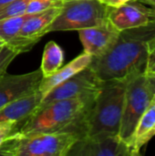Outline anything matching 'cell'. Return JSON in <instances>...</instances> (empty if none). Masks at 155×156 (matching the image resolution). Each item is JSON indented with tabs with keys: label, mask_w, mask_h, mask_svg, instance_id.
<instances>
[{
	"label": "cell",
	"mask_w": 155,
	"mask_h": 156,
	"mask_svg": "<svg viewBox=\"0 0 155 156\" xmlns=\"http://www.w3.org/2000/svg\"><path fill=\"white\" fill-rule=\"evenodd\" d=\"M155 37V21L120 31L114 44L101 56L92 57L90 69L100 81L121 80L144 72L148 42Z\"/></svg>",
	"instance_id": "1"
},
{
	"label": "cell",
	"mask_w": 155,
	"mask_h": 156,
	"mask_svg": "<svg viewBox=\"0 0 155 156\" xmlns=\"http://www.w3.org/2000/svg\"><path fill=\"white\" fill-rule=\"evenodd\" d=\"M94 101L68 99L37 109L18 127L22 135L38 133L72 131L83 137L84 117Z\"/></svg>",
	"instance_id": "2"
},
{
	"label": "cell",
	"mask_w": 155,
	"mask_h": 156,
	"mask_svg": "<svg viewBox=\"0 0 155 156\" xmlns=\"http://www.w3.org/2000/svg\"><path fill=\"white\" fill-rule=\"evenodd\" d=\"M128 77L101 82L100 89L83 121V137L119 134Z\"/></svg>",
	"instance_id": "3"
},
{
	"label": "cell",
	"mask_w": 155,
	"mask_h": 156,
	"mask_svg": "<svg viewBox=\"0 0 155 156\" xmlns=\"http://www.w3.org/2000/svg\"><path fill=\"white\" fill-rule=\"evenodd\" d=\"M110 9L111 6L100 0H65L60 13L47 28V33L79 31L102 25L109 21Z\"/></svg>",
	"instance_id": "4"
},
{
	"label": "cell",
	"mask_w": 155,
	"mask_h": 156,
	"mask_svg": "<svg viewBox=\"0 0 155 156\" xmlns=\"http://www.w3.org/2000/svg\"><path fill=\"white\" fill-rule=\"evenodd\" d=\"M79 139V134L72 131L29 135H22L17 132L14 137L16 156H68Z\"/></svg>",
	"instance_id": "5"
},
{
	"label": "cell",
	"mask_w": 155,
	"mask_h": 156,
	"mask_svg": "<svg viewBox=\"0 0 155 156\" xmlns=\"http://www.w3.org/2000/svg\"><path fill=\"white\" fill-rule=\"evenodd\" d=\"M153 98V94L144 72H136L128 77L119 132V135L126 144Z\"/></svg>",
	"instance_id": "6"
},
{
	"label": "cell",
	"mask_w": 155,
	"mask_h": 156,
	"mask_svg": "<svg viewBox=\"0 0 155 156\" xmlns=\"http://www.w3.org/2000/svg\"><path fill=\"white\" fill-rule=\"evenodd\" d=\"M101 82L90 68L87 67L49 91L41 100L37 109L61 100L84 99L94 101L100 89Z\"/></svg>",
	"instance_id": "7"
},
{
	"label": "cell",
	"mask_w": 155,
	"mask_h": 156,
	"mask_svg": "<svg viewBox=\"0 0 155 156\" xmlns=\"http://www.w3.org/2000/svg\"><path fill=\"white\" fill-rule=\"evenodd\" d=\"M71 156H132L131 148L119 134L101 133L81 137L72 147Z\"/></svg>",
	"instance_id": "8"
},
{
	"label": "cell",
	"mask_w": 155,
	"mask_h": 156,
	"mask_svg": "<svg viewBox=\"0 0 155 156\" xmlns=\"http://www.w3.org/2000/svg\"><path fill=\"white\" fill-rule=\"evenodd\" d=\"M60 11L61 7L57 6L31 14L16 37L5 45L16 50L19 54L30 50L47 34V28L52 24Z\"/></svg>",
	"instance_id": "9"
},
{
	"label": "cell",
	"mask_w": 155,
	"mask_h": 156,
	"mask_svg": "<svg viewBox=\"0 0 155 156\" xmlns=\"http://www.w3.org/2000/svg\"><path fill=\"white\" fill-rule=\"evenodd\" d=\"M108 19L119 31L139 27L155 21V8L131 0L120 6L111 7Z\"/></svg>",
	"instance_id": "10"
},
{
	"label": "cell",
	"mask_w": 155,
	"mask_h": 156,
	"mask_svg": "<svg viewBox=\"0 0 155 156\" xmlns=\"http://www.w3.org/2000/svg\"><path fill=\"white\" fill-rule=\"evenodd\" d=\"M42 78L41 69L21 75L5 73L0 78V108L38 90Z\"/></svg>",
	"instance_id": "11"
},
{
	"label": "cell",
	"mask_w": 155,
	"mask_h": 156,
	"mask_svg": "<svg viewBox=\"0 0 155 156\" xmlns=\"http://www.w3.org/2000/svg\"><path fill=\"white\" fill-rule=\"evenodd\" d=\"M120 31L110 22L79 30L84 52L96 58L103 55L116 41Z\"/></svg>",
	"instance_id": "12"
},
{
	"label": "cell",
	"mask_w": 155,
	"mask_h": 156,
	"mask_svg": "<svg viewBox=\"0 0 155 156\" xmlns=\"http://www.w3.org/2000/svg\"><path fill=\"white\" fill-rule=\"evenodd\" d=\"M155 136V96L141 116L137 125L127 141L132 156L140 155L141 149Z\"/></svg>",
	"instance_id": "13"
},
{
	"label": "cell",
	"mask_w": 155,
	"mask_h": 156,
	"mask_svg": "<svg viewBox=\"0 0 155 156\" xmlns=\"http://www.w3.org/2000/svg\"><path fill=\"white\" fill-rule=\"evenodd\" d=\"M91 59L92 56L83 52L76 58L71 60L69 63H68L66 66L60 68L56 73H54L50 77L42 78L38 86V90L42 94V99L55 87L61 84L62 82H64L73 75L77 74L78 72L81 71L85 68L89 67L91 62Z\"/></svg>",
	"instance_id": "14"
},
{
	"label": "cell",
	"mask_w": 155,
	"mask_h": 156,
	"mask_svg": "<svg viewBox=\"0 0 155 156\" xmlns=\"http://www.w3.org/2000/svg\"><path fill=\"white\" fill-rule=\"evenodd\" d=\"M42 100V94L39 90L16 100L0 108V122L16 121L19 125L26 121L37 108Z\"/></svg>",
	"instance_id": "15"
},
{
	"label": "cell",
	"mask_w": 155,
	"mask_h": 156,
	"mask_svg": "<svg viewBox=\"0 0 155 156\" xmlns=\"http://www.w3.org/2000/svg\"><path fill=\"white\" fill-rule=\"evenodd\" d=\"M64 61V53L62 48L54 41H49L46 44L42 61L41 72L43 78H48L56 73L62 66Z\"/></svg>",
	"instance_id": "16"
},
{
	"label": "cell",
	"mask_w": 155,
	"mask_h": 156,
	"mask_svg": "<svg viewBox=\"0 0 155 156\" xmlns=\"http://www.w3.org/2000/svg\"><path fill=\"white\" fill-rule=\"evenodd\" d=\"M31 14H23L17 16L5 18L0 21V39L5 44L10 42L19 33L21 27Z\"/></svg>",
	"instance_id": "17"
},
{
	"label": "cell",
	"mask_w": 155,
	"mask_h": 156,
	"mask_svg": "<svg viewBox=\"0 0 155 156\" xmlns=\"http://www.w3.org/2000/svg\"><path fill=\"white\" fill-rule=\"evenodd\" d=\"M28 1L29 0H14L0 6V21L5 18L26 14Z\"/></svg>",
	"instance_id": "18"
},
{
	"label": "cell",
	"mask_w": 155,
	"mask_h": 156,
	"mask_svg": "<svg viewBox=\"0 0 155 156\" xmlns=\"http://www.w3.org/2000/svg\"><path fill=\"white\" fill-rule=\"evenodd\" d=\"M63 0H29L26 5V14H36L51 7H61Z\"/></svg>",
	"instance_id": "19"
},
{
	"label": "cell",
	"mask_w": 155,
	"mask_h": 156,
	"mask_svg": "<svg viewBox=\"0 0 155 156\" xmlns=\"http://www.w3.org/2000/svg\"><path fill=\"white\" fill-rule=\"evenodd\" d=\"M18 54L16 50L6 45L0 49V78L6 72V69Z\"/></svg>",
	"instance_id": "20"
},
{
	"label": "cell",
	"mask_w": 155,
	"mask_h": 156,
	"mask_svg": "<svg viewBox=\"0 0 155 156\" xmlns=\"http://www.w3.org/2000/svg\"><path fill=\"white\" fill-rule=\"evenodd\" d=\"M19 123L16 121L0 122V145L17 133Z\"/></svg>",
	"instance_id": "21"
},
{
	"label": "cell",
	"mask_w": 155,
	"mask_h": 156,
	"mask_svg": "<svg viewBox=\"0 0 155 156\" xmlns=\"http://www.w3.org/2000/svg\"><path fill=\"white\" fill-rule=\"evenodd\" d=\"M144 73L145 75L155 74V37L148 42V56Z\"/></svg>",
	"instance_id": "22"
},
{
	"label": "cell",
	"mask_w": 155,
	"mask_h": 156,
	"mask_svg": "<svg viewBox=\"0 0 155 156\" xmlns=\"http://www.w3.org/2000/svg\"><path fill=\"white\" fill-rule=\"evenodd\" d=\"M101 3L107 5L108 6H111V7H117V6H120L131 0H100Z\"/></svg>",
	"instance_id": "23"
},
{
	"label": "cell",
	"mask_w": 155,
	"mask_h": 156,
	"mask_svg": "<svg viewBox=\"0 0 155 156\" xmlns=\"http://www.w3.org/2000/svg\"><path fill=\"white\" fill-rule=\"evenodd\" d=\"M146 78H147L150 89H151L153 96H155V74L154 75H146Z\"/></svg>",
	"instance_id": "24"
},
{
	"label": "cell",
	"mask_w": 155,
	"mask_h": 156,
	"mask_svg": "<svg viewBox=\"0 0 155 156\" xmlns=\"http://www.w3.org/2000/svg\"><path fill=\"white\" fill-rule=\"evenodd\" d=\"M135 1H138L146 5H149L153 8H155V0H135Z\"/></svg>",
	"instance_id": "25"
},
{
	"label": "cell",
	"mask_w": 155,
	"mask_h": 156,
	"mask_svg": "<svg viewBox=\"0 0 155 156\" xmlns=\"http://www.w3.org/2000/svg\"><path fill=\"white\" fill-rule=\"evenodd\" d=\"M12 1H14V0H0V6L4 5H6V4H8L10 2H12Z\"/></svg>",
	"instance_id": "26"
},
{
	"label": "cell",
	"mask_w": 155,
	"mask_h": 156,
	"mask_svg": "<svg viewBox=\"0 0 155 156\" xmlns=\"http://www.w3.org/2000/svg\"><path fill=\"white\" fill-rule=\"evenodd\" d=\"M4 45H5V42H4L2 39H0V49L4 47Z\"/></svg>",
	"instance_id": "27"
},
{
	"label": "cell",
	"mask_w": 155,
	"mask_h": 156,
	"mask_svg": "<svg viewBox=\"0 0 155 156\" xmlns=\"http://www.w3.org/2000/svg\"><path fill=\"white\" fill-rule=\"evenodd\" d=\"M63 1H65V0H63Z\"/></svg>",
	"instance_id": "28"
}]
</instances>
